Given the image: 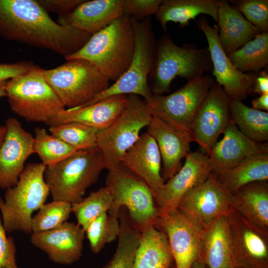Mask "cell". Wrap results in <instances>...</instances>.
I'll return each mask as SVG.
<instances>
[{
  "mask_svg": "<svg viewBox=\"0 0 268 268\" xmlns=\"http://www.w3.org/2000/svg\"><path fill=\"white\" fill-rule=\"evenodd\" d=\"M217 22L219 43L226 55L238 50L262 33L225 0L219 1Z\"/></svg>",
  "mask_w": 268,
  "mask_h": 268,
  "instance_id": "cell-25",
  "label": "cell"
},
{
  "mask_svg": "<svg viewBox=\"0 0 268 268\" xmlns=\"http://www.w3.org/2000/svg\"><path fill=\"white\" fill-rule=\"evenodd\" d=\"M203 254L207 268H230L232 266L228 215L217 218L203 229Z\"/></svg>",
  "mask_w": 268,
  "mask_h": 268,
  "instance_id": "cell-28",
  "label": "cell"
},
{
  "mask_svg": "<svg viewBox=\"0 0 268 268\" xmlns=\"http://www.w3.org/2000/svg\"><path fill=\"white\" fill-rule=\"evenodd\" d=\"M105 168L97 148L77 150L60 162L46 166L44 179L53 201L78 202Z\"/></svg>",
  "mask_w": 268,
  "mask_h": 268,
  "instance_id": "cell-4",
  "label": "cell"
},
{
  "mask_svg": "<svg viewBox=\"0 0 268 268\" xmlns=\"http://www.w3.org/2000/svg\"><path fill=\"white\" fill-rule=\"evenodd\" d=\"M233 209L250 221L268 231V181L247 184L231 194Z\"/></svg>",
  "mask_w": 268,
  "mask_h": 268,
  "instance_id": "cell-27",
  "label": "cell"
},
{
  "mask_svg": "<svg viewBox=\"0 0 268 268\" xmlns=\"http://www.w3.org/2000/svg\"><path fill=\"white\" fill-rule=\"evenodd\" d=\"M14 238L7 236L0 213V268H19L16 259Z\"/></svg>",
  "mask_w": 268,
  "mask_h": 268,
  "instance_id": "cell-41",
  "label": "cell"
},
{
  "mask_svg": "<svg viewBox=\"0 0 268 268\" xmlns=\"http://www.w3.org/2000/svg\"><path fill=\"white\" fill-rule=\"evenodd\" d=\"M92 35L54 21L35 0H0V36L52 51L65 58L79 51Z\"/></svg>",
  "mask_w": 268,
  "mask_h": 268,
  "instance_id": "cell-1",
  "label": "cell"
},
{
  "mask_svg": "<svg viewBox=\"0 0 268 268\" xmlns=\"http://www.w3.org/2000/svg\"><path fill=\"white\" fill-rule=\"evenodd\" d=\"M120 232L119 218L104 213L88 227L85 234L91 251L99 253L106 244L118 238Z\"/></svg>",
  "mask_w": 268,
  "mask_h": 268,
  "instance_id": "cell-37",
  "label": "cell"
},
{
  "mask_svg": "<svg viewBox=\"0 0 268 268\" xmlns=\"http://www.w3.org/2000/svg\"><path fill=\"white\" fill-rule=\"evenodd\" d=\"M46 167L42 163L28 164L16 185L6 190L0 213L6 233H32V214L45 204L50 194L44 179Z\"/></svg>",
  "mask_w": 268,
  "mask_h": 268,
  "instance_id": "cell-5",
  "label": "cell"
},
{
  "mask_svg": "<svg viewBox=\"0 0 268 268\" xmlns=\"http://www.w3.org/2000/svg\"><path fill=\"white\" fill-rule=\"evenodd\" d=\"M228 216L232 266L238 268H268V231L233 209Z\"/></svg>",
  "mask_w": 268,
  "mask_h": 268,
  "instance_id": "cell-14",
  "label": "cell"
},
{
  "mask_svg": "<svg viewBox=\"0 0 268 268\" xmlns=\"http://www.w3.org/2000/svg\"><path fill=\"white\" fill-rule=\"evenodd\" d=\"M105 185L112 197L109 215L119 218L124 207L140 230L154 223L159 208L151 190L141 179L120 163L108 170Z\"/></svg>",
  "mask_w": 268,
  "mask_h": 268,
  "instance_id": "cell-8",
  "label": "cell"
},
{
  "mask_svg": "<svg viewBox=\"0 0 268 268\" xmlns=\"http://www.w3.org/2000/svg\"><path fill=\"white\" fill-rule=\"evenodd\" d=\"M153 223L167 237L175 268H191L203 259V229L177 208L159 209Z\"/></svg>",
  "mask_w": 268,
  "mask_h": 268,
  "instance_id": "cell-12",
  "label": "cell"
},
{
  "mask_svg": "<svg viewBox=\"0 0 268 268\" xmlns=\"http://www.w3.org/2000/svg\"><path fill=\"white\" fill-rule=\"evenodd\" d=\"M214 82L211 76L204 75L188 81L183 87L170 94H153L146 102L147 105L152 115L191 134V125L196 113Z\"/></svg>",
  "mask_w": 268,
  "mask_h": 268,
  "instance_id": "cell-11",
  "label": "cell"
},
{
  "mask_svg": "<svg viewBox=\"0 0 268 268\" xmlns=\"http://www.w3.org/2000/svg\"><path fill=\"white\" fill-rule=\"evenodd\" d=\"M230 268H235V267H234L232 266Z\"/></svg>",
  "mask_w": 268,
  "mask_h": 268,
  "instance_id": "cell-50",
  "label": "cell"
},
{
  "mask_svg": "<svg viewBox=\"0 0 268 268\" xmlns=\"http://www.w3.org/2000/svg\"><path fill=\"white\" fill-rule=\"evenodd\" d=\"M4 139L0 147V188L13 187L24 168V164L34 153V137L16 118L9 117L5 123Z\"/></svg>",
  "mask_w": 268,
  "mask_h": 268,
  "instance_id": "cell-17",
  "label": "cell"
},
{
  "mask_svg": "<svg viewBox=\"0 0 268 268\" xmlns=\"http://www.w3.org/2000/svg\"><path fill=\"white\" fill-rule=\"evenodd\" d=\"M34 133V153L46 166L58 163L77 151L43 128H36Z\"/></svg>",
  "mask_w": 268,
  "mask_h": 268,
  "instance_id": "cell-35",
  "label": "cell"
},
{
  "mask_svg": "<svg viewBox=\"0 0 268 268\" xmlns=\"http://www.w3.org/2000/svg\"><path fill=\"white\" fill-rule=\"evenodd\" d=\"M177 208L203 229L217 218L228 215L233 209L231 194L221 185L217 176L211 173L183 196Z\"/></svg>",
  "mask_w": 268,
  "mask_h": 268,
  "instance_id": "cell-13",
  "label": "cell"
},
{
  "mask_svg": "<svg viewBox=\"0 0 268 268\" xmlns=\"http://www.w3.org/2000/svg\"><path fill=\"white\" fill-rule=\"evenodd\" d=\"M112 202V197L105 186L91 192L79 202L72 204V212L85 231L100 215L108 213Z\"/></svg>",
  "mask_w": 268,
  "mask_h": 268,
  "instance_id": "cell-34",
  "label": "cell"
},
{
  "mask_svg": "<svg viewBox=\"0 0 268 268\" xmlns=\"http://www.w3.org/2000/svg\"><path fill=\"white\" fill-rule=\"evenodd\" d=\"M124 0H84L71 13L59 16L61 25L71 26L92 35L124 14Z\"/></svg>",
  "mask_w": 268,
  "mask_h": 268,
  "instance_id": "cell-23",
  "label": "cell"
},
{
  "mask_svg": "<svg viewBox=\"0 0 268 268\" xmlns=\"http://www.w3.org/2000/svg\"><path fill=\"white\" fill-rule=\"evenodd\" d=\"M252 93L260 95L268 93V73L267 70L259 72L253 84Z\"/></svg>",
  "mask_w": 268,
  "mask_h": 268,
  "instance_id": "cell-44",
  "label": "cell"
},
{
  "mask_svg": "<svg viewBox=\"0 0 268 268\" xmlns=\"http://www.w3.org/2000/svg\"><path fill=\"white\" fill-rule=\"evenodd\" d=\"M85 232L77 223L66 221L51 230L31 234L30 242L53 262L72 264L81 258Z\"/></svg>",
  "mask_w": 268,
  "mask_h": 268,
  "instance_id": "cell-18",
  "label": "cell"
},
{
  "mask_svg": "<svg viewBox=\"0 0 268 268\" xmlns=\"http://www.w3.org/2000/svg\"><path fill=\"white\" fill-rule=\"evenodd\" d=\"M230 100L223 87L215 81L196 113L191 134L194 141L206 154L231 122Z\"/></svg>",
  "mask_w": 268,
  "mask_h": 268,
  "instance_id": "cell-15",
  "label": "cell"
},
{
  "mask_svg": "<svg viewBox=\"0 0 268 268\" xmlns=\"http://www.w3.org/2000/svg\"><path fill=\"white\" fill-rule=\"evenodd\" d=\"M45 78L67 109L81 107L110 85L107 78L87 61L73 59L43 70Z\"/></svg>",
  "mask_w": 268,
  "mask_h": 268,
  "instance_id": "cell-10",
  "label": "cell"
},
{
  "mask_svg": "<svg viewBox=\"0 0 268 268\" xmlns=\"http://www.w3.org/2000/svg\"><path fill=\"white\" fill-rule=\"evenodd\" d=\"M147 132L155 140L163 163L162 178L165 182L182 167L181 161L190 151L194 141L191 134L171 126L152 115Z\"/></svg>",
  "mask_w": 268,
  "mask_h": 268,
  "instance_id": "cell-20",
  "label": "cell"
},
{
  "mask_svg": "<svg viewBox=\"0 0 268 268\" xmlns=\"http://www.w3.org/2000/svg\"><path fill=\"white\" fill-rule=\"evenodd\" d=\"M161 161L155 140L146 132L126 151L121 163L141 179L155 198L165 183L161 174Z\"/></svg>",
  "mask_w": 268,
  "mask_h": 268,
  "instance_id": "cell-22",
  "label": "cell"
},
{
  "mask_svg": "<svg viewBox=\"0 0 268 268\" xmlns=\"http://www.w3.org/2000/svg\"><path fill=\"white\" fill-rule=\"evenodd\" d=\"M218 0H162L155 16L166 32L169 22L179 23L183 28L201 14L211 16L217 22Z\"/></svg>",
  "mask_w": 268,
  "mask_h": 268,
  "instance_id": "cell-29",
  "label": "cell"
},
{
  "mask_svg": "<svg viewBox=\"0 0 268 268\" xmlns=\"http://www.w3.org/2000/svg\"><path fill=\"white\" fill-rule=\"evenodd\" d=\"M217 179L230 194L255 181L268 180V151L249 155L222 174Z\"/></svg>",
  "mask_w": 268,
  "mask_h": 268,
  "instance_id": "cell-30",
  "label": "cell"
},
{
  "mask_svg": "<svg viewBox=\"0 0 268 268\" xmlns=\"http://www.w3.org/2000/svg\"><path fill=\"white\" fill-rule=\"evenodd\" d=\"M162 0H124V13L142 20L155 14Z\"/></svg>",
  "mask_w": 268,
  "mask_h": 268,
  "instance_id": "cell-40",
  "label": "cell"
},
{
  "mask_svg": "<svg viewBox=\"0 0 268 268\" xmlns=\"http://www.w3.org/2000/svg\"><path fill=\"white\" fill-rule=\"evenodd\" d=\"M223 134V137L215 143L207 154L211 172L217 176L232 168L249 155L268 151V142H258L250 139L231 122Z\"/></svg>",
  "mask_w": 268,
  "mask_h": 268,
  "instance_id": "cell-21",
  "label": "cell"
},
{
  "mask_svg": "<svg viewBox=\"0 0 268 268\" xmlns=\"http://www.w3.org/2000/svg\"><path fill=\"white\" fill-rule=\"evenodd\" d=\"M252 108L260 111H268V93L261 95L252 100Z\"/></svg>",
  "mask_w": 268,
  "mask_h": 268,
  "instance_id": "cell-45",
  "label": "cell"
},
{
  "mask_svg": "<svg viewBox=\"0 0 268 268\" xmlns=\"http://www.w3.org/2000/svg\"><path fill=\"white\" fill-rule=\"evenodd\" d=\"M131 18L134 31L135 46L129 67L113 84L81 107L118 95L135 94L146 102L152 96L148 77L154 66L156 41L151 18L147 17L142 20Z\"/></svg>",
  "mask_w": 268,
  "mask_h": 268,
  "instance_id": "cell-7",
  "label": "cell"
},
{
  "mask_svg": "<svg viewBox=\"0 0 268 268\" xmlns=\"http://www.w3.org/2000/svg\"><path fill=\"white\" fill-rule=\"evenodd\" d=\"M72 213V205L61 201L44 204L39 209L31 221L32 233L48 231L66 222Z\"/></svg>",
  "mask_w": 268,
  "mask_h": 268,
  "instance_id": "cell-38",
  "label": "cell"
},
{
  "mask_svg": "<svg viewBox=\"0 0 268 268\" xmlns=\"http://www.w3.org/2000/svg\"><path fill=\"white\" fill-rule=\"evenodd\" d=\"M152 117L145 100L135 94L128 95V101L116 120L98 131L97 147L105 165L111 169L121 163L126 151L138 140L141 130Z\"/></svg>",
  "mask_w": 268,
  "mask_h": 268,
  "instance_id": "cell-9",
  "label": "cell"
},
{
  "mask_svg": "<svg viewBox=\"0 0 268 268\" xmlns=\"http://www.w3.org/2000/svg\"><path fill=\"white\" fill-rule=\"evenodd\" d=\"M128 101V95H118L92 104L67 109L58 113L47 125L49 126L77 122L101 130L112 124L121 113Z\"/></svg>",
  "mask_w": 268,
  "mask_h": 268,
  "instance_id": "cell-24",
  "label": "cell"
},
{
  "mask_svg": "<svg viewBox=\"0 0 268 268\" xmlns=\"http://www.w3.org/2000/svg\"><path fill=\"white\" fill-rule=\"evenodd\" d=\"M212 70L208 48L199 49L195 45H176L167 35L156 42L154 63L148 79L153 94L169 91L170 84L179 76L190 81Z\"/></svg>",
  "mask_w": 268,
  "mask_h": 268,
  "instance_id": "cell-3",
  "label": "cell"
},
{
  "mask_svg": "<svg viewBox=\"0 0 268 268\" xmlns=\"http://www.w3.org/2000/svg\"><path fill=\"white\" fill-rule=\"evenodd\" d=\"M84 0H38V2L46 11L55 12L59 16L71 13Z\"/></svg>",
  "mask_w": 268,
  "mask_h": 268,
  "instance_id": "cell-42",
  "label": "cell"
},
{
  "mask_svg": "<svg viewBox=\"0 0 268 268\" xmlns=\"http://www.w3.org/2000/svg\"><path fill=\"white\" fill-rule=\"evenodd\" d=\"M5 131V126L0 125V147L4 139Z\"/></svg>",
  "mask_w": 268,
  "mask_h": 268,
  "instance_id": "cell-48",
  "label": "cell"
},
{
  "mask_svg": "<svg viewBox=\"0 0 268 268\" xmlns=\"http://www.w3.org/2000/svg\"><path fill=\"white\" fill-rule=\"evenodd\" d=\"M3 199L2 198L1 196L0 195V206L3 204Z\"/></svg>",
  "mask_w": 268,
  "mask_h": 268,
  "instance_id": "cell-49",
  "label": "cell"
},
{
  "mask_svg": "<svg viewBox=\"0 0 268 268\" xmlns=\"http://www.w3.org/2000/svg\"><path fill=\"white\" fill-rule=\"evenodd\" d=\"M51 134L76 150L97 147L98 130L77 122H68L49 126Z\"/></svg>",
  "mask_w": 268,
  "mask_h": 268,
  "instance_id": "cell-36",
  "label": "cell"
},
{
  "mask_svg": "<svg viewBox=\"0 0 268 268\" xmlns=\"http://www.w3.org/2000/svg\"><path fill=\"white\" fill-rule=\"evenodd\" d=\"M35 66L33 62L26 61L12 64L0 63V83L23 74Z\"/></svg>",
  "mask_w": 268,
  "mask_h": 268,
  "instance_id": "cell-43",
  "label": "cell"
},
{
  "mask_svg": "<svg viewBox=\"0 0 268 268\" xmlns=\"http://www.w3.org/2000/svg\"><path fill=\"white\" fill-rule=\"evenodd\" d=\"M198 28L204 33L212 64V73L231 100L242 101L252 93L258 73H243L231 63L218 39V27L211 26L204 16L198 20Z\"/></svg>",
  "mask_w": 268,
  "mask_h": 268,
  "instance_id": "cell-16",
  "label": "cell"
},
{
  "mask_svg": "<svg viewBox=\"0 0 268 268\" xmlns=\"http://www.w3.org/2000/svg\"><path fill=\"white\" fill-rule=\"evenodd\" d=\"M6 82L0 83V98L6 96L5 91Z\"/></svg>",
  "mask_w": 268,
  "mask_h": 268,
  "instance_id": "cell-47",
  "label": "cell"
},
{
  "mask_svg": "<svg viewBox=\"0 0 268 268\" xmlns=\"http://www.w3.org/2000/svg\"><path fill=\"white\" fill-rule=\"evenodd\" d=\"M119 219L120 232L116 251L102 268H133L141 230L132 221L125 207L121 208Z\"/></svg>",
  "mask_w": 268,
  "mask_h": 268,
  "instance_id": "cell-31",
  "label": "cell"
},
{
  "mask_svg": "<svg viewBox=\"0 0 268 268\" xmlns=\"http://www.w3.org/2000/svg\"><path fill=\"white\" fill-rule=\"evenodd\" d=\"M135 46L132 18L124 13L106 27L92 35L79 51L65 59L87 61L105 77L115 82L129 67Z\"/></svg>",
  "mask_w": 268,
  "mask_h": 268,
  "instance_id": "cell-2",
  "label": "cell"
},
{
  "mask_svg": "<svg viewBox=\"0 0 268 268\" xmlns=\"http://www.w3.org/2000/svg\"><path fill=\"white\" fill-rule=\"evenodd\" d=\"M227 56L232 65L242 72L261 71L268 64V32L259 34Z\"/></svg>",
  "mask_w": 268,
  "mask_h": 268,
  "instance_id": "cell-33",
  "label": "cell"
},
{
  "mask_svg": "<svg viewBox=\"0 0 268 268\" xmlns=\"http://www.w3.org/2000/svg\"><path fill=\"white\" fill-rule=\"evenodd\" d=\"M231 122L245 135L258 142L268 140V112L250 107L242 101L230 100Z\"/></svg>",
  "mask_w": 268,
  "mask_h": 268,
  "instance_id": "cell-32",
  "label": "cell"
},
{
  "mask_svg": "<svg viewBox=\"0 0 268 268\" xmlns=\"http://www.w3.org/2000/svg\"><path fill=\"white\" fill-rule=\"evenodd\" d=\"M191 268H207L203 259L195 262Z\"/></svg>",
  "mask_w": 268,
  "mask_h": 268,
  "instance_id": "cell-46",
  "label": "cell"
},
{
  "mask_svg": "<svg viewBox=\"0 0 268 268\" xmlns=\"http://www.w3.org/2000/svg\"><path fill=\"white\" fill-rule=\"evenodd\" d=\"M43 69H31L7 81L6 97L12 112L29 122L47 124L65 107L46 80Z\"/></svg>",
  "mask_w": 268,
  "mask_h": 268,
  "instance_id": "cell-6",
  "label": "cell"
},
{
  "mask_svg": "<svg viewBox=\"0 0 268 268\" xmlns=\"http://www.w3.org/2000/svg\"><path fill=\"white\" fill-rule=\"evenodd\" d=\"M133 268H175L167 237L154 223L141 230Z\"/></svg>",
  "mask_w": 268,
  "mask_h": 268,
  "instance_id": "cell-26",
  "label": "cell"
},
{
  "mask_svg": "<svg viewBox=\"0 0 268 268\" xmlns=\"http://www.w3.org/2000/svg\"><path fill=\"white\" fill-rule=\"evenodd\" d=\"M208 155L201 151H190L180 169L165 182L155 197L160 209L177 208L183 196L205 180L211 174Z\"/></svg>",
  "mask_w": 268,
  "mask_h": 268,
  "instance_id": "cell-19",
  "label": "cell"
},
{
  "mask_svg": "<svg viewBox=\"0 0 268 268\" xmlns=\"http://www.w3.org/2000/svg\"><path fill=\"white\" fill-rule=\"evenodd\" d=\"M252 24L262 32H268V0H230Z\"/></svg>",
  "mask_w": 268,
  "mask_h": 268,
  "instance_id": "cell-39",
  "label": "cell"
}]
</instances>
